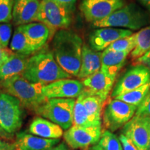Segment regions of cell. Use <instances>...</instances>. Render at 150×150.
I'll use <instances>...</instances> for the list:
<instances>
[{
	"label": "cell",
	"mask_w": 150,
	"mask_h": 150,
	"mask_svg": "<svg viewBox=\"0 0 150 150\" xmlns=\"http://www.w3.org/2000/svg\"><path fill=\"white\" fill-rule=\"evenodd\" d=\"M102 126L79 127L72 125L64 133L66 143L72 149H84L99 142L102 136Z\"/></svg>",
	"instance_id": "12"
},
{
	"label": "cell",
	"mask_w": 150,
	"mask_h": 150,
	"mask_svg": "<svg viewBox=\"0 0 150 150\" xmlns=\"http://www.w3.org/2000/svg\"><path fill=\"white\" fill-rule=\"evenodd\" d=\"M149 91L150 83L145 84V85L142 86L137 89H135L134 91L119 95L114 99L122 101V102L127 103V104L134 105V106L138 107L142 102V101L145 99Z\"/></svg>",
	"instance_id": "26"
},
{
	"label": "cell",
	"mask_w": 150,
	"mask_h": 150,
	"mask_svg": "<svg viewBox=\"0 0 150 150\" xmlns=\"http://www.w3.org/2000/svg\"><path fill=\"white\" fill-rule=\"evenodd\" d=\"M75 103L76 100L72 98L50 99L37 110L36 113L67 131L73 125Z\"/></svg>",
	"instance_id": "5"
},
{
	"label": "cell",
	"mask_w": 150,
	"mask_h": 150,
	"mask_svg": "<svg viewBox=\"0 0 150 150\" xmlns=\"http://www.w3.org/2000/svg\"><path fill=\"white\" fill-rule=\"evenodd\" d=\"M54 1L61 5V6L64 7L70 13H72L75 10L76 0H54Z\"/></svg>",
	"instance_id": "33"
},
{
	"label": "cell",
	"mask_w": 150,
	"mask_h": 150,
	"mask_svg": "<svg viewBox=\"0 0 150 150\" xmlns=\"http://www.w3.org/2000/svg\"><path fill=\"white\" fill-rule=\"evenodd\" d=\"M29 133L46 139H60L64 135L63 129L56 124L43 117H37L30 124Z\"/></svg>",
	"instance_id": "19"
},
{
	"label": "cell",
	"mask_w": 150,
	"mask_h": 150,
	"mask_svg": "<svg viewBox=\"0 0 150 150\" xmlns=\"http://www.w3.org/2000/svg\"><path fill=\"white\" fill-rule=\"evenodd\" d=\"M136 46L131 52L133 59H138L150 50V25L142 28L136 33Z\"/></svg>",
	"instance_id": "25"
},
{
	"label": "cell",
	"mask_w": 150,
	"mask_h": 150,
	"mask_svg": "<svg viewBox=\"0 0 150 150\" xmlns=\"http://www.w3.org/2000/svg\"><path fill=\"white\" fill-rule=\"evenodd\" d=\"M12 35V25L9 23L0 24V45L8 48Z\"/></svg>",
	"instance_id": "31"
},
{
	"label": "cell",
	"mask_w": 150,
	"mask_h": 150,
	"mask_svg": "<svg viewBox=\"0 0 150 150\" xmlns=\"http://www.w3.org/2000/svg\"><path fill=\"white\" fill-rule=\"evenodd\" d=\"M142 6L145 7L146 11L150 14V0H136Z\"/></svg>",
	"instance_id": "39"
},
{
	"label": "cell",
	"mask_w": 150,
	"mask_h": 150,
	"mask_svg": "<svg viewBox=\"0 0 150 150\" xmlns=\"http://www.w3.org/2000/svg\"><path fill=\"white\" fill-rule=\"evenodd\" d=\"M48 150H69V149L66 144H65V142H61Z\"/></svg>",
	"instance_id": "38"
},
{
	"label": "cell",
	"mask_w": 150,
	"mask_h": 150,
	"mask_svg": "<svg viewBox=\"0 0 150 150\" xmlns=\"http://www.w3.org/2000/svg\"><path fill=\"white\" fill-rule=\"evenodd\" d=\"M13 136H11V135L8 134V133L6 132V131L2 129V127L0 125V138H2V139H11Z\"/></svg>",
	"instance_id": "40"
},
{
	"label": "cell",
	"mask_w": 150,
	"mask_h": 150,
	"mask_svg": "<svg viewBox=\"0 0 150 150\" xmlns=\"http://www.w3.org/2000/svg\"><path fill=\"white\" fill-rule=\"evenodd\" d=\"M73 125L79 127H95L90 119L81 96L77 97L75 103Z\"/></svg>",
	"instance_id": "27"
},
{
	"label": "cell",
	"mask_w": 150,
	"mask_h": 150,
	"mask_svg": "<svg viewBox=\"0 0 150 150\" xmlns=\"http://www.w3.org/2000/svg\"><path fill=\"white\" fill-rule=\"evenodd\" d=\"M39 0H14L13 22L17 26L38 22L40 8Z\"/></svg>",
	"instance_id": "16"
},
{
	"label": "cell",
	"mask_w": 150,
	"mask_h": 150,
	"mask_svg": "<svg viewBox=\"0 0 150 150\" xmlns=\"http://www.w3.org/2000/svg\"><path fill=\"white\" fill-rule=\"evenodd\" d=\"M80 96L94 126H102V111L105 101L99 96L91 95L86 91H83Z\"/></svg>",
	"instance_id": "23"
},
{
	"label": "cell",
	"mask_w": 150,
	"mask_h": 150,
	"mask_svg": "<svg viewBox=\"0 0 150 150\" xmlns=\"http://www.w3.org/2000/svg\"><path fill=\"white\" fill-rule=\"evenodd\" d=\"M102 66V53L96 52L87 45L82 48L81 65L77 77L80 79L88 77L100 70Z\"/></svg>",
	"instance_id": "18"
},
{
	"label": "cell",
	"mask_w": 150,
	"mask_h": 150,
	"mask_svg": "<svg viewBox=\"0 0 150 150\" xmlns=\"http://www.w3.org/2000/svg\"><path fill=\"white\" fill-rule=\"evenodd\" d=\"M136 46V35L133 33L130 36L116 40L107 49L116 52H129L131 53Z\"/></svg>",
	"instance_id": "29"
},
{
	"label": "cell",
	"mask_w": 150,
	"mask_h": 150,
	"mask_svg": "<svg viewBox=\"0 0 150 150\" xmlns=\"http://www.w3.org/2000/svg\"><path fill=\"white\" fill-rule=\"evenodd\" d=\"M84 91L81 81L76 79H63L49 83L42 88V93L47 99L79 97Z\"/></svg>",
	"instance_id": "13"
},
{
	"label": "cell",
	"mask_w": 150,
	"mask_h": 150,
	"mask_svg": "<svg viewBox=\"0 0 150 150\" xmlns=\"http://www.w3.org/2000/svg\"><path fill=\"white\" fill-rule=\"evenodd\" d=\"M29 57L12 53L0 66V81L22 75L27 66Z\"/></svg>",
	"instance_id": "22"
},
{
	"label": "cell",
	"mask_w": 150,
	"mask_h": 150,
	"mask_svg": "<svg viewBox=\"0 0 150 150\" xmlns=\"http://www.w3.org/2000/svg\"><path fill=\"white\" fill-rule=\"evenodd\" d=\"M125 5V0H81L79 9L86 21L92 24L107 18Z\"/></svg>",
	"instance_id": "9"
},
{
	"label": "cell",
	"mask_w": 150,
	"mask_h": 150,
	"mask_svg": "<svg viewBox=\"0 0 150 150\" xmlns=\"http://www.w3.org/2000/svg\"><path fill=\"white\" fill-rule=\"evenodd\" d=\"M138 107L113 99L105 108L103 122L105 127L110 131H115L125 126L136 114Z\"/></svg>",
	"instance_id": "8"
},
{
	"label": "cell",
	"mask_w": 150,
	"mask_h": 150,
	"mask_svg": "<svg viewBox=\"0 0 150 150\" xmlns=\"http://www.w3.org/2000/svg\"><path fill=\"white\" fill-rule=\"evenodd\" d=\"M115 77L110 76L102 70L83 79L84 91L91 95L101 97L105 101L115 83Z\"/></svg>",
	"instance_id": "15"
},
{
	"label": "cell",
	"mask_w": 150,
	"mask_h": 150,
	"mask_svg": "<svg viewBox=\"0 0 150 150\" xmlns=\"http://www.w3.org/2000/svg\"><path fill=\"white\" fill-rule=\"evenodd\" d=\"M60 141V139H46L22 131L16 133L13 145L17 150H48Z\"/></svg>",
	"instance_id": "17"
},
{
	"label": "cell",
	"mask_w": 150,
	"mask_h": 150,
	"mask_svg": "<svg viewBox=\"0 0 150 150\" xmlns=\"http://www.w3.org/2000/svg\"><path fill=\"white\" fill-rule=\"evenodd\" d=\"M14 0H0V24L13 20Z\"/></svg>",
	"instance_id": "30"
},
{
	"label": "cell",
	"mask_w": 150,
	"mask_h": 150,
	"mask_svg": "<svg viewBox=\"0 0 150 150\" xmlns=\"http://www.w3.org/2000/svg\"><path fill=\"white\" fill-rule=\"evenodd\" d=\"M0 150H17L13 144L4 141L0 138Z\"/></svg>",
	"instance_id": "37"
},
{
	"label": "cell",
	"mask_w": 150,
	"mask_h": 150,
	"mask_svg": "<svg viewBox=\"0 0 150 150\" xmlns=\"http://www.w3.org/2000/svg\"><path fill=\"white\" fill-rule=\"evenodd\" d=\"M149 150H150V146H149Z\"/></svg>",
	"instance_id": "42"
},
{
	"label": "cell",
	"mask_w": 150,
	"mask_h": 150,
	"mask_svg": "<svg viewBox=\"0 0 150 150\" xmlns=\"http://www.w3.org/2000/svg\"><path fill=\"white\" fill-rule=\"evenodd\" d=\"M90 150H104V149H103L99 145H95L92 146V147H91V149H90Z\"/></svg>",
	"instance_id": "41"
},
{
	"label": "cell",
	"mask_w": 150,
	"mask_h": 150,
	"mask_svg": "<svg viewBox=\"0 0 150 150\" xmlns=\"http://www.w3.org/2000/svg\"><path fill=\"white\" fill-rule=\"evenodd\" d=\"M83 46L81 38L71 30H59L54 35L52 54L54 59L71 76H77L80 72Z\"/></svg>",
	"instance_id": "1"
},
{
	"label": "cell",
	"mask_w": 150,
	"mask_h": 150,
	"mask_svg": "<svg viewBox=\"0 0 150 150\" xmlns=\"http://www.w3.org/2000/svg\"><path fill=\"white\" fill-rule=\"evenodd\" d=\"M19 27L38 51L46 44L50 37L54 33L46 24L42 22H32Z\"/></svg>",
	"instance_id": "21"
},
{
	"label": "cell",
	"mask_w": 150,
	"mask_h": 150,
	"mask_svg": "<svg viewBox=\"0 0 150 150\" xmlns=\"http://www.w3.org/2000/svg\"><path fill=\"white\" fill-rule=\"evenodd\" d=\"M132 31L119 28H99L93 31L89 36V46L96 52L104 51L116 40L130 36Z\"/></svg>",
	"instance_id": "14"
},
{
	"label": "cell",
	"mask_w": 150,
	"mask_h": 150,
	"mask_svg": "<svg viewBox=\"0 0 150 150\" xmlns=\"http://www.w3.org/2000/svg\"><path fill=\"white\" fill-rule=\"evenodd\" d=\"M150 24V14L147 11L136 4H126L115 11L107 18L92 23L94 28L112 27L129 29L131 31L140 30Z\"/></svg>",
	"instance_id": "4"
},
{
	"label": "cell",
	"mask_w": 150,
	"mask_h": 150,
	"mask_svg": "<svg viewBox=\"0 0 150 150\" xmlns=\"http://www.w3.org/2000/svg\"><path fill=\"white\" fill-rule=\"evenodd\" d=\"M72 13L54 0H42L38 15V22L46 24L54 33L67 29L72 22Z\"/></svg>",
	"instance_id": "7"
},
{
	"label": "cell",
	"mask_w": 150,
	"mask_h": 150,
	"mask_svg": "<svg viewBox=\"0 0 150 150\" xmlns=\"http://www.w3.org/2000/svg\"><path fill=\"white\" fill-rule=\"evenodd\" d=\"M129 52H116L106 49L102 53V66L100 70L115 77L127 61Z\"/></svg>",
	"instance_id": "20"
},
{
	"label": "cell",
	"mask_w": 150,
	"mask_h": 150,
	"mask_svg": "<svg viewBox=\"0 0 150 150\" xmlns=\"http://www.w3.org/2000/svg\"><path fill=\"white\" fill-rule=\"evenodd\" d=\"M13 52L8 48H4L0 45V66L8 59Z\"/></svg>",
	"instance_id": "36"
},
{
	"label": "cell",
	"mask_w": 150,
	"mask_h": 150,
	"mask_svg": "<svg viewBox=\"0 0 150 150\" xmlns=\"http://www.w3.org/2000/svg\"><path fill=\"white\" fill-rule=\"evenodd\" d=\"M150 83V70L142 65L129 68L117 81L111 93L112 98Z\"/></svg>",
	"instance_id": "11"
},
{
	"label": "cell",
	"mask_w": 150,
	"mask_h": 150,
	"mask_svg": "<svg viewBox=\"0 0 150 150\" xmlns=\"http://www.w3.org/2000/svg\"><path fill=\"white\" fill-rule=\"evenodd\" d=\"M122 134L129 138L138 150H149L150 116L134 115L123 127Z\"/></svg>",
	"instance_id": "10"
},
{
	"label": "cell",
	"mask_w": 150,
	"mask_h": 150,
	"mask_svg": "<svg viewBox=\"0 0 150 150\" xmlns=\"http://www.w3.org/2000/svg\"><path fill=\"white\" fill-rule=\"evenodd\" d=\"M10 50L14 54L26 56L38 52L20 27L15 30L10 43Z\"/></svg>",
	"instance_id": "24"
},
{
	"label": "cell",
	"mask_w": 150,
	"mask_h": 150,
	"mask_svg": "<svg viewBox=\"0 0 150 150\" xmlns=\"http://www.w3.org/2000/svg\"><path fill=\"white\" fill-rule=\"evenodd\" d=\"M119 139L120 140L122 145L123 150H138L134 144L124 134H122L120 135Z\"/></svg>",
	"instance_id": "34"
},
{
	"label": "cell",
	"mask_w": 150,
	"mask_h": 150,
	"mask_svg": "<svg viewBox=\"0 0 150 150\" xmlns=\"http://www.w3.org/2000/svg\"><path fill=\"white\" fill-rule=\"evenodd\" d=\"M23 119V106L20 100L7 93H0V125L4 130L13 136L21 128Z\"/></svg>",
	"instance_id": "6"
},
{
	"label": "cell",
	"mask_w": 150,
	"mask_h": 150,
	"mask_svg": "<svg viewBox=\"0 0 150 150\" xmlns=\"http://www.w3.org/2000/svg\"><path fill=\"white\" fill-rule=\"evenodd\" d=\"M135 115L150 116V91L145 99L137 108Z\"/></svg>",
	"instance_id": "32"
},
{
	"label": "cell",
	"mask_w": 150,
	"mask_h": 150,
	"mask_svg": "<svg viewBox=\"0 0 150 150\" xmlns=\"http://www.w3.org/2000/svg\"><path fill=\"white\" fill-rule=\"evenodd\" d=\"M44 86L40 83H32L22 75L0 81V87L5 93L15 97L22 106L35 112L48 100L42 93Z\"/></svg>",
	"instance_id": "3"
},
{
	"label": "cell",
	"mask_w": 150,
	"mask_h": 150,
	"mask_svg": "<svg viewBox=\"0 0 150 150\" xmlns=\"http://www.w3.org/2000/svg\"><path fill=\"white\" fill-rule=\"evenodd\" d=\"M22 76L32 83L46 86L56 81L70 78L71 75L58 64L51 52L42 50L29 58Z\"/></svg>",
	"instance_id": "2"
},
{
	"label": "cell",
	"mask_w": 150,
	"mask_h": 150,
	"mask_svg": "<svg viewBox=\"0 0 150 150\" xmlns=\"http://www.w3.org/2000/svg\"><path fill=\"white\" fill-rule=\"evenodd\" d=\"M98 145L104 150H123L122 145L119 138L107 129L102 133Z\"/></svg>",
	"instance_id": "28"
},
{
	"label": "cell",
	"mask_w": 150,
	"mask_h": 150,
	"mask_svg": "<svg viewBox=\"0 0 150 150\" xmlns=\"http://www.w3.org/2000/svg\"><path fill=\"white\" fill-rule=\"evenodd\" d=\"M136 63L137 65H145L150 70V50L139 59H136Z\"/></svg>",
	"instance_id": "35"
}]
</instances>
